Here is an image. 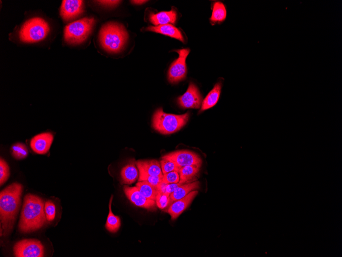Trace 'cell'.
Listing matches in <instances>:
<instances>
[{"instance_id": "30bf717a", "label": "cell", "mask_w": 342, "mask_h": 257, "mask_svg": "<svg viewBox=\"0 0 342 257\" xmlns=\"http://www.w3.org/2000/svg\"><path fill=\"white\" fill-rule=\"evenodd\" d=\"M180 106L183 108L199 109L203 103V98L198 88L190 83L187 91L178 99Z\"/></svg>"}, {"instance_id": "9a60e30c", "label": "cell", "mask_w": 342, "mask_h": 257, "mask_svg": "<svg viewBox=\"0 0 342 257\" xmlns=\"http://www.w3.org/2000/svg\"><path fill=\"white\" fill-rule=\"evenodd\" d=\"M139 174L163 177L160 163L156 160H139L136 163Z\"/></svg>"}, {"instance_id": "7a4b0ae2", "label": "cell", "mask_w": 342, "mask_h": 257, "mask_svg": "<svg viewBox=\"0 0 342 257\" xmlns=\"http://www.w3.org/2000/svg\"><path fill=\"white\" fill-rule=\"evenodd\" d=\"M43 199L33 194L24 198L19 229L21 232L30 233L42 227L46 222Z\"/></svg>"}, {"instance_id": "f1b7e54d", "label": "cell", "mask_w": 342, "mask_h": 257, "mask_svg": "<svg viewBox=\"0 0 342 257\" xmlns=\"http://www.w3.org/2000/svg\"><path fill=\"white\" fill-rule=\"evenodd\" d=\"M163 177L153 176L144 174H139L138 181L147 182L156 187L162 181Z\"/></svg>"}, {"instance_id": "7402d4cb", "label": "cell", "mask_w": 342, "mask_h": 257, "mask_svg": "<svg viewBox=\"0 0 342 257\" xmlns=\"http://www.w3.org/2000/svg\"><path fill=\"white\" fill-rule=\"evenodd\" d=\"M136 186L144 197L155 201L158 194L156 187L145 181L138 182Z\"/></svg>"}, {"instance_id": "2e32d148", "label": "cell", "mask_w": 342, "mask_h": 257, "mask_svg": "<svg viewBox=\"0 0 342 257\" xmlns=\"http://www.w3.org/2000/svg\"><path fill=\"white\" fill-rule=\"evenodd\" d=\"M177 14L175 10L169 12H162L157 14L151 13L149 20L155 26H163L168 25V23L174 24L177 20Z\"/></svg>"}, {"instance_id": "52a82bcc", "label": "cell", "mask_w": 342, "mask_h": 257, "mask_svg": "<svg viewBox=\"0 0 342 257\" xmlns=\"http://www.w3.org/2000/svg\"><path fill=\"white\" fill-rule=\"evenodd\" d=\"M14 252L16 257H43L44 248L37 239H24L15 244Z\"/></svg>"}, {"instance_id": "9c48e42d", "label": "cell", "mask_w": 342, "mask_h": 257, "mask_svg": "<svg viewBox=\"0 0 342 257\" xmlns=\"http://www.w3.org/2000/svg\"><path fill=\"white\" fill-rule=\"evenodd\" d=\"M163 157L172 160L180 169L190 166L201 167L202 160L200 156L189 151H178L164 155Z\"/></svg>"}, {"instance_id": "ac0fdd59", "label": "cell", "mask_w": 342, "mask_h": 257, "mask_svg": "<svg viewBox=\"0 0 342 257\" xmlns=\"http://www.w3.org/2000/svg\"><path fill=\"white\" fill-rule=\"evenodd\" d=\"M146 30L174 38L183 42H185L184 38L181 31L170 24L157 27H149L146 28Z\"/></svg>"}, {"instance_id": "44dd1931", "label": "cell", "mask_w": 342, "mask_h": 257, "mask_svg": "<svg viewBox=\"0 0 342 257\" xmlns=\"http://www.w3.org/2000/svg\"><path fill=\"white\" fill-rule=\"evenodd\" d=\"M121 176L124 183L130 184L136 181L138 177V172L134 161H131L121 170Z\"/></svg>"}, {"instance_id": "6da1fadb", "label": "cell", "mask_w": 342, "mask_h": 257, "mask_svg": "<svg viewBox=\"0 0 342 257\" xmlns=\"http://www.w3.org/2000/svg\"><path fill=\"white\" fill-rule=\"evenodd\" d=\"M23 186L14 183L0 193V218L5 237L12 231L21 205Z\"/></svg>"}, {"instance_id": "3957f363", "label": "cell", "mask_w": 342, "mask_h": 257, "mask_svg": "<svg viewBox=\"0 0 342 257\" xmlns=\"http://www.w3.org/2000/svg\"><path fill=\"white\" fill-rule=\"evenodd\" d=\"M99 39L106 51L117 53L124 48L128 39V34L123 26L117 23H108L102 28Z\"/></svg>"}, {"instance_id": "8992f818", "label": "cell", "mask_w": 342, "mask_h": 257, "mask_svg": "<svg viewBox=\"0 0 342 257\" xmlns=\"http://www.w3.org/2000/svg\"><path fill=\"white\" fill-rule=\"evenodd\" d=\"M50 31L46 21L40 18H34L24 23L20 32V38L23 42H37L45 38Z\"/></svg>"}, {"instance_id": "836d02e7", "label": "cell", "mask_w": 342, "mask_h": 257, "mask_svg": "<svg viewBox=\"0 0 342 257\" xmlns=\"http://www.w3.org/2000/svg\"><path fill=\"white\" fill-rule=\"evenodd\" d=\"M97 3L105 6L113 7L117 5L120 1H97Z\"/></svg>"}, {"instance_id": "8fae6325", "label": "cell", "mask_w": 342, "mask_h": 257, "mask_svg": "<svg viewBox=\"0 0 342 257\" xmlns=\"http://www.w3.org/2000/svg\"><path fill=\"white\" fill-rule=\"evenodd\" d=\"M124 191L126 197L135 206L148 210L155 209V201L144 197L139 192L136 186H125Z\"/></svg>"}, {"instance_id": "484cf974", "label": "cell", "mask_w": 342, "mask_h": 257, "mask_svg": "<svg viewBox=\"0 0 342 257\" xmlns=\"http://www.w3.org/2000/svg\"><path fill=\"white\" fill-rule=\"evenodd\" d=\"M160 163L163 175L173 171L179 172L180 168L172 160L162 157Z\"/></svg>"}, {"instance_id": "7c38bea8", "label": "cell", "mask_w": 342, "mask_h": 257, "mask_svg": "<svg viewBox=\"0 0 342 257\" xmlns=\"http://www.w3.org/2000/svg\"><path fill=\"white\" fill-rule=\"evenodd\" d=\"M54 137L51 133H43L34 137L30 145L33 151L39 155H45L50 151Z\"/></svg>"}, {"instance_id": "f546056e", "label": "cell", "mask_w": 342, "mask_h": 257, "mask_svg": "<svg viewBox=\"0 0 342 257\" xmlns=\"http://www.w3.org/2000/svg\"><path fill=\"white\" fill-rule=\"evenodd\" d=\"M155 202L158 207L161 209H163L171 203L170 196L165 193H158Z\"/></svg>"}, {"instance_id": "4316f807", "label": "cell", "mask_w": 342, "mask_h": 257, "mask_svg": "<svg viewBox=\"0 0 342 257\" xmlns=\"http://www.w3.org/2000/svg\"><path fill=\"white\" fill-rule=\"evenodd\" d=\"M10 170L7 162L2 158L0 159V184L3 185L9 179Z\"/></svg>"}, {"instance_id": "ba28073f", "label": "cell", "mask_w": 342, "mask_h": 257, "mask_svg": "<svg viewBox=\"0 0 342 257\" xmlns=\"http://www.w3.org/2000/svg\"><path fill=\"white\" fill-rule=\"evenodd\" d=\"M179 57L171 64L168 72V80L171 83H177L184 80L187 74L186 63L187 57L190 53L188 49L176 51Z\"/></svg>"}, {"instance_id": "277c9868", "label": "cell", "mask_w": 342, "mask_h": 257, "mask_svg": "<svg viewBox=\"0 0 342 257\" xmlns=\"http://www.w3.org/2000/svg\"><path fill=\"white\" fill-rule=\"evenodd\" d=\"M190 113L182 115L166 113L161 108L154 112L152 126L157 132L163 135H169L181 130L189 121Z\"/></svg>"}, {"instance_id": "e0dca14e", "label": "cell", "mask_w": 342, "mask_h": 257, "mask_svg": "<svg viewBox=\"0 0 342 257\" xmlns=\"http://www.w3.org/2000/svg\"><path fill=\"white\" fill-rule=\"evenodd\" d=\"M200 186L199 181H194L181 185L172 194H170L171 203L184 198L190 192L199 189Z\"/></svg>"}, {"instance_id": "d4e9b609", "label": "cell", "mask_w": 342, "mask_h": 257, "mask_svg": "<svg viewBox=\"0 0 342 257\" xmlns=\"http://www.w3.org/2000/svg\"><path fill=\"white\" fill-rule=\"evenodd\" d=\"M13 156L17 160L26 158L29 155V150L25 145L17 143L13 145L11 148Z\"/></svg>"}, {"instance_id": "e575fe53", "label": "cell", "mask_w": 342, "mask_h": 257, "mask_svg": "<svg viewBox=\"0 0 342 257\" xmlns=\"http://www.w3.org/2000/svg\"><path fill=\"white\" fill-rule=\"evenodd\" d=\"M132 3H133L134 4L136 5H141L145 3H146V1H131Z\"/></svg>"}, {"instance_id": "cb8c5ba5", "label": "cell", "mask_w": 342, "mask_h": 257, "mask_svg": "<svg viewBox=\"0 0 342 257\" xmlns=\"http://www.w3.org/2000/svg\"><path fill=\"white\" fill-rule=\"evenodd\" d=\"M227 17V11L225 5L217 2L214 4L213 9L211 21L212 23L222 22L225 20Z\"/></svg>"}, {"instance_id": "4fadbf2b", "label": "cell", "mask_w": 342, "mask_h": 257, "mask_svg": "<svg viewBox=\"0 0 342 257\" xmlns=\"http://www.w3.org/2000/svg\"><path fill=\"white\" fill-rule=\"evenodd\" d=\"M198 193V191H193L184 198L171 204L167 211L171 219L173 220L177 219L189 206Z\"/></svg>"}, {"instance_id": "d6a6232c", "label": "cell", "mask_w": 342, "mask_h": 257, "mask_svg": "<svg viewBox=\"0 0 342 257\" xmlns=\"http://www.w3.org/2000/svg\"><path fill=\"white\" fill-rule=\"evenodd\" d=\"M168 184L162 181L157 187L156 189L158 193H165L166 186Z\"/></svg>"}, {"instance_id": "ffe728a7", "label": "cell", "mask_w": 342, "mask_h": 257, "mask_svg": "<svg viewBox=\"0 0 342 257\" xmlns=\"http://www.w3.org/2000/svg\"><path fill=\"white\" fill-rule=\"evenodd\" d=\"M200 167L190 166L180 169V182L182 185L194 182L200 171Z\"/></svg>"}, {"instance_id": "83f0119b", "label": "cell", "mask_w": 342, "mask_h": 257, "mask_svg": "<svg viewBox=\"0 0 342 257\" xmlns=\"http://www.w3.org/2000/svg\"><path fill=\"white\" fill-rule=\"evenodd\" d=\"M46 217L48 221H53L56 217V206L51 201H47L44 206Z\"/></svg>"}, {"instance_id": "603a6c76", "label": "cell", "mask_w": 342, "mask_h": 257, "mask_svg": "<svg viewBox=\"0 0 342 257\" xmlns=\"http://www.w3.org/2000/svg\"><path fill=\"white\" fill-rule=\"evenodd\" d=\"M113 196L112 195L110 199L109 208V212L107 219V222L105 225L106 229L112 233L116 232L120 228L121 225L120 219L118 216H115L112 212L111 208V205L113 200Z\"/></svg>"}, {"instance_id": "1f68e13d", "label": "cell", "mask_w": 342, "mask_h": 257, "mask_svg": "<svg viewBox=\"0 0 342 257\" xmlns=\"http://www.w3.org/2000/svg\"><path fill=\"white\" fill-rule=\"evenodd\" d=\"M182 185L179 182L178 183L168 184L166 186L165 194L170 196L172 194L179 186Z\"/></svg>"}, {"instance_id": "5bb4252c", "label": "cell", "mask_w": 342, "mask_h": 257, "mask_svg": "<svg viewBox=\"0 0 342 257\" xmlns=\"http://www.w3.org/2000/svg\"><path fill=\"white\" fill-rule=\"evenodd\" d=\"M83 11V2L80 0H65L61 8V15L66 21L75 19Z\"/></svg>"}, {"instance_id": "4dcf8cb0", "label": "cell", "mask_w": 342, "mask_h": 257, "mask_svg": "<svg viewBox=\"0 0 342 257\" xmlns=\"http://www.w3.org/2000/svg\"><path fill=\"white\" fill-rule=\"evenodd\" d=\"M180 178L179 172L173 171L163 175L162 181L167 184L178 183Z\"/></svg>"}, {"instance_id": "5b68a950", "label": "cell", "mask_w": 342, "mask_h": 257, "mask_svg": "<svg viewBox=\"0 0 342 257\" xmlns=\"http://www.w3.org/2000/svg\"><path fill=\"white\" fill-rule=\"evenodd\" d=\"M94 23L93 18H85L70 23L65 29V40L71 44L82 43L90 34Z\"/></svg>"}, {"instance_id": "d6986e66", "label": "cell", "mask_w": 342, "mask_h": 257, "mask_svg": "<svg viewBox=\"0 0 342 257\" xmlns=\"http://www.w3.org/2000/svg\"><path fill=\"white\" fill-rule=\"evenodd\" d=\"M222 84L221 82L217 83L213 89L208 93V95L203 101L202 108L200 112H202L210 109L215 106L221 95Z\"/></svg>"}]
</instances>
